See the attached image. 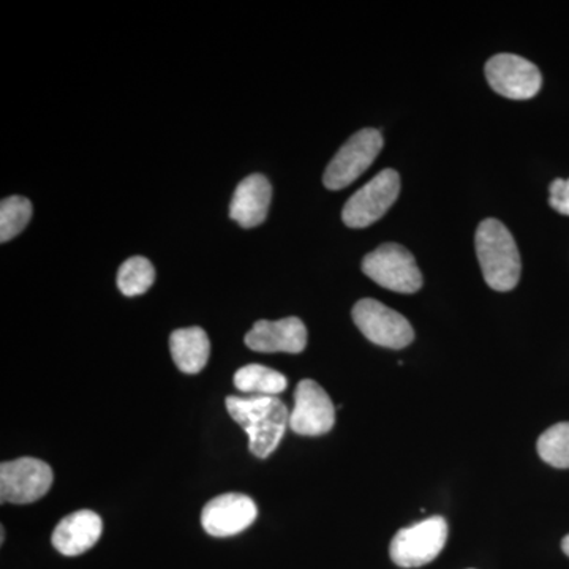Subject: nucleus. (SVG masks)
Returning <instances> with one entry per match:
<instances>
[{
    "label": "nucleus",
    "instance_id": "1",
    "mask_svg": "<svg viewBox=\"0 0 569 569\" xmlns=\"http://www.w3.org/2000/svg\"><path fill=\"white\" fill-rule=\"evenodd\" d=\"M227 410L249 436V449L266 459L276 451L290 426V411L277 397H227Z\"/></svg>",
    "mask_w": 569,
    "mask_h": 569
},
{
    "label": "nucleus",
    "instance_id": "2",
    "mask_svg": "<svg viewBox=\"0 0 569 569\" xmlns=\"http://www.w3.org/2000/svg\"><path fill=\"white\" fill-rule=\"evenodd\" d=\"M475 244L486 283L496 291L515 290L522 264L508 228L496 219L482 220L475 234Z\"/></svg>",
    "mask_w": 569,
    "mask_h": 569
},
{
    "label": "nucleus",
    "instance_id": "3",
    "mask_svg": "<svg viewBox=\"0 0 569 569\" xmlns=\"http://www.w3.org/2000/svg\"><path fill=\"white\" fill-rule=\"evenodd\" d=\"M448 522L441 516L421 520L397 531L389 556L400 568H419L440 556L448 541Z\"/></svg>",
    "mask_w": 569,
    "mask_h": 569
},
{
    "label": "nucleus",
    "instance_id": "4",
    "mask_svg": "<svg viewBox=\"0 0 569 569\" xmlns=\"http://www.w3.org/2000/svg\"><path fill=\"white\" fill-rule=\"evenodd\" d=\"M362 272L380 287L396 293L413 295L422 287L417 260L406 247L399 244H383L366 254Z\"/></svg>",
    "mask_w": 569,
    "mask_h": 569
},
{
    "label": "nucleus",
    "instance_id": "5",
    "mask_svg": "<svg viewBox=\"0 0 569 569\" xmlns=\"http://www.w3.org/2000/svg\"><path fill=\"white\" fill-rule=\"evenodd\" d=\"M355 325L376 346L400 350L415 340L410 321L376 299H361L353 307Z\"/></svg>",
    "mask_w": 569,
    "mask_h": 569
},
{
    "label": "nucleus",
    "instance_id": "6",
    "mask_svg": "<svg viewBox=\"0 0 569 569\" xmlns=\"http://www.w3.org/2000/svg\"><path fill=\"white\" fill-rule=\"evenodd\" d=\"M381 148H383V137L378 130L365 129L355 133L326 168L323 176L326 189L342 190L353 183L370 164L376 162Z\"/></svg>",
    "mask_w": 569,
    "mask_h": 569
},
{
    "label": "nucleus",
    "instance_id": "7",
    "mask_svg": "<svg viewBox=\"0 0 569 569\" xmlns=\"http://www.w3.org/2000/svg\"><path fill=\"white\" fill-rule=\"evenodd\" d=\"M399 193V173L391 168L380 171L343 206V223L350 228H366L376 223L396 203Z\"/></svg>",
    "mask_w": 569,
    "mask_h": 569
},
{
    "label": "nucleus",
    "instance_id": "8",
    "mask_svg": "<svg viewBox=\"0 0 569 569\" xmlns=\"http://www.w3.org/2000/svg\"><path fill=\"white\" fill-rule=\"evenodd\" d=\"M51 467L43 460L21 458L0 466L2 503L29 505L39 501L51 489Z\"/></svg>",
    "mask_w": 569,
    "mask_h": 569
},
{
    "label": "nucleus",
    "instance_id": "9",
    "mask_svg": "<svg viewBox=\"0 0 569 569\" xmlns=\"http://www.w3.org/2000/svg\"><path fill=\"white\" fill-rule=\"evenodd\" d=\"M490 88L512 100L533 99L541 91V71L533 62L516 54H497L486 63Z\"/></svg>",
    "mask_w": 569,
    "mask_h": 569
},
{
    "label": "nucleus",
    "instance_id": "10",
    "mask_svg": "<svg viewBox=\"0 0 569 569\" xmlns=\"http://www.w3.org/2000/svg\"><path fill=\"white\" fill-rule=\"evenodd\" d=\"M336 425V408L331 397L317 381L302 380L296 387L295 408L290 427L302 437H320Z\"/></svg>",
    "mask_w": 569,
    "mask_h": 569
},
{
    "label": "nucleus",
    "instance_id": "11",
    "mask_svg": "<svg viewBox=\"0 0 569 569\" xmlns=\"http://www.w3.org/2000/svg\"><path fill=\"white\" fill-rule=\"evenodd\" d=\"M258 508L244 493H223L206 503L201 523L206 533L216 538L234 537L254 522Z\"/></svg>",
    "mask_w": 569,
    "mask_h": 569
},
{
    "label": "nucleus",
    "instance_id": "12",
    "mask_svg": "<svg viewBox=\"0 0 569 569\" xmlns=\"http://www.w3.org/2000/svg\"><path fill=\"white\" fill-rule=\"evenodd\" d=\"M244 342L250 350L260 353L298 355L307 346V329L296 317L277 321L261 320L247 332Z\"/></svg>",
    "mask_w": 569,
    "mask_h": 569
},
{
    "label": "nucleus",
    "instance_id": "13",
    "mask_svg": "<svg viewBox=\"0 0 569 569\" xmlns=\"http://www.w3.org/2000/svg\"><path fill=\"white\" fill-rule=\"evenodd\" d=\"M103 522L99 515L88 509L66 516L52 533V546L66 557L88 552L102 537Z\"/></svg>",
    "mask_w": 569,
    "mask_h": 569
},
{
    "label": "nucleus",
    "instance_id": "14",
    "mask_svg": "<svg viewBox=\"0 0 569 569\" xmlns=\"http://www.w3.org/2000/svg\"><path fill=\"white\" fill-rule=\"evenodd\" d=\"M272 200V187L263 174H252L239 183L231 198L230 217L242 228L264 222Z\"/></svg>",
    "mask_w": 569,
    "mask_h": 569
},
{
    "label": "nucleus",
    "instance_id": "15",
    "mask_svg": "<svg viewBox=\"0 0 569 569\" xmlns=\"http://www.w3.org/2000/svg\"><path fill=\"white\" fill-rule=\"evenodd\" d=\"M170 350L178 369L194 376L208 365L211 342L201 328L178 329L170 337Z\"/></svg>",
    "mask_w": 569,
    "mask_h": 569
},
{
    "label": "nucleus",
    "instance_id": "16",
    "mask_svg": "<svg viewBox=\"0 0 569 569\" xmlns=\"http://www.w3.org/2000/svg\"><path fill=\"white\" fill-rule=\"evenodd\" d=\"M234 387L246 395L276 397L288 387L287 377L274 369L249 365L234 373Z\"/></svg>",
    "mask_w": 569,
    "mask_h": 569
},
{
    "label": "nucleus",
    "instance_id": "17",
    "mask_svg": "<svg viewBox=\"0 0 569 569\" xmlns=\"http://www.w3.org/2000/svg\"><path fill=\"white\" fill-rule=\"evenodd\" d=\"M156 280V269L151 261L142 257H132L119 268L118 287L122 295L133 298L146 293Z\"/></svg>",
    "mask_w": 569,
    "mask_h": 569
},
{
    "label": "nucleus",
    "instance_id": "18",
    "mask_svg": "<svg viewBox=\"0 0 569 569\" xmlns=\"http://www.w3.org/2000/svg\"><path fill=\"white\" fill-rule=\"evenodd\" d=\"M538 455L546 463L556 468H569V422L549 427L538 438Z\"/></svg>",
    "mask_w": 569,
    "mask_h": 569
},
{
    "label": "nucleus",
    "instance_id": "19",
    "mask_svg": "<svg viewBox=\"0 0 569 569\" xmlns=\"http://www.w3.org/2000/svg\"><path fill=\"white\" fill-rule=\"evenodd\" d=\"M32 217V203L24 197L6 198L0 203V241L17 238L28 227Z\"/></svg>",
    "mask_w": 569,
    "mask_h": 569
},
{
    "label": "nucleus",
    "instance_id": "20",
    "mask_svg": "<svg viewBox=\"0 0 569 569\" xmlns=\"http://www.w3.org/2000/svg\"><path fill=\"white\" fill-rule=\"evenodd\" d=\"M549 204L557 212L569 216V179H556L550 183Z\"/></svg>",
    "mask_w": 569,
    "mask_h": 569
},
{
    "label": "nucleus",
    "instance_id": "21",
    "mask_svg": "<svg viewBox=\"0 0 569 569\" xmlns=\"http://www.w3.org/2000/svg\"><path fill=\"white\" fill-rule=\"evenodd\" d=\"M561 549H563V552L569 557V535L563 538V541H561Z\"/></svg>",
    "mask_w": 569,
    "mask_h": 569
}]
</instances>
